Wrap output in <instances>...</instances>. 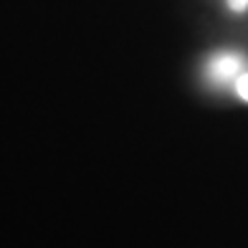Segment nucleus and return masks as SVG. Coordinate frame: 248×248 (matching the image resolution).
<instances>
[{
	"mask_svg": "<svg viewBox=\"0 0 248 248\" xmlns=\"http://www.w3.org/2000/svg\"><path fill=\"white\" fill-rule=\"evenodd\" d=\"M228 5H231L233 10H243V8L248 5V0H228Z\"/></svg>",
	"mask_w": 248,
	"mask_h": 248,
	"instance_id": "obj_3",
	"label": "nucleus"
},
{
	"mask_svg": "<svg viewBox=\"0 0 248 248\" xmlns=\"http://www.w3.org/2000/svg\"><path fill=\"white\" fill-rule=\"evenodd\" d=\"M235 92H238V94L248 101V74H243L238 81H235Z\"/></svg>",
	"mask_w": 248,
	"mask_h": 248,
	"instance_id": "obj_2",
	"label": "nucleus"
},
{
	"mask_svg": "<svg viewBox=\"0 0 248 248\" xmlns=\"http://www.w3.org/2000/svg\"><path fill=\"white\" fill-rule=\"evenodd\" d=\"M241 71V61L235 56H220V59L213 63V74L218 78H231V76H238Z\"/></svg>",
	"mask_w": 248,
	"mask_h": 248,
	"instance_id": "obj_1",
	"label": "nucleus"
}]
</instances>
